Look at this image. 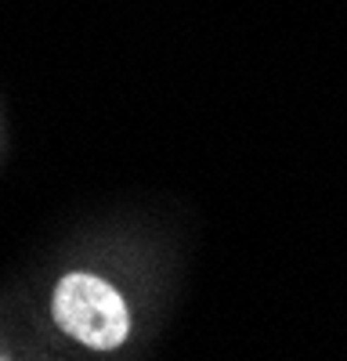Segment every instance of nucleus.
I'll return each instance as SVG.
<instances>
[{
	"mask_svg": "<svg viewBox=\"0 0 347 361\" xmlns=\"http://www.w3.org/2000/svg\"><path fill=\"white\" fill-rule=\"evenodd\" d=\"M51 314L62 333H69L73 340H80L91 350L120 347L130 329L123 296L98 275H83V271H73V275L58 282Z\"/></svg>",
	"mask_w": 347,
	"mask_h": 361,
	"instance_id": "obj_1",
	"label": "nucleus"
}]
</instances>
